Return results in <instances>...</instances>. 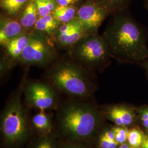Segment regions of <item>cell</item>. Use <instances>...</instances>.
<instances>
[{
    "label": "cell",
    "mask_w": 148,
    "mask_h": 148,
    "mask_svg": "<svg viewBox=\"0 0 148 148\" xmlns=\"http://www.w3.org/2000/svg\"><path fill=\"white\" fill-rule=\"evenodd\" d=\"M91 99L61 100L54 112L52 132L58 140L94 143L103 115Z\"/></svg>",
    "instance_id": "obj_1"
},
{
    "label": "cell",
    "mask_w": 148,
    "mask_h": 148,
    "mask_svg": "<svg viewBox=\"0 0 148 148\" xmlns=\"http://www.w3.org/2000/svg\"><path fill=\"white\" fill-rule=\"evenodd\" d=\"M123 11L112 14L102 36L112 58L122 63L140 64L148 58L146 35L134 18Z\"/></svg>",
    "instance_id": "obj_2"
},
{
    "label": "cell",
    "mask_w": 148,
    "mask_h": 148,
    "mask_svg": "<svg viewBox=\"0 0 148 148\" xmlns=\"http://www.w3.org/2000/svg\"><path fill=\"white\" fill-rule=\"evenodd\" d=\"M92 72L69 57L51 64L44 77L59 94L68 98L91 99L95 90Z\"/></svg>",
    "instance_id": "obj_3"
},
{
    "label": "cell",
    "mask_w": 148,
    "mask_h": 148,
    "mask_svg": "<svg viewBox=\"0 0 148 148\" xmlns=\"http://www.w3.org/2000/svg\"><path fill=\"white\" fill-rule=\"evenodd\" d=\"M20 86L11 95L1 112V148H25L33 137L28 108L22 100Z\"/></svg>",
    "instance_id": "obj_4"
},
{
    "label": "cell",
    "mask_w": 148,
    "mask_h": 148,
    "mask_svg": "<svg viewBox=\"0 0 148 148\" xmlns=\"http://www.w3.org/2000/svg\"><path fill=\"white\" fill-rule=\"evenodd\" d=\"M68 51L70 58L92 71H101L111 63L108 44L98 33L86 35Z\"/></svg>",
    "instance_id": "obj_5"
},
{
    "label": "cell",
    "mask_w": 148,
    "mask_h": 148,
    "mask_svg": "<svg viewBox=\"0 0 148 148\" xmlns=\"http://www.w3.org/2000/svg\"><path fill=\"white\" fill-rule=\"evenodd\" d=\"M50 38L34 29L18 62L27 66H47L57 59V52Z\"/></svg>",
    "instance_id": "obj_6"
},
{
    "label": "cell",
    "mask_w": 148,
    "mask_h": 148,
    "mask_svg": "<svg viewBox=\"0 0 148 148\" xmlns=\"http://www.w3.org/2000/svg\"><path fill=\"white\" fill-rule=\"evenodd\" d=\"M25 105L38 111H55L61 99L59 93L46 81H25L21 82Z\"/></svg>",
    "instance_id": "obj_7"
},
{
    "label": "cell",
    "mask_w": 148,
    "mask_h": 148,
    "mask_svg": "<svg viewBox=\"0 0 148 148\" xmlns=\"http://www.w3.org/2000/svg\"><path fill=\"white\" fill-rule=\"evenodd\" d=\"M108 12L95 0H87L78 9L76 18L88 34L98 33V29L106 18Z\"/></svg>",
    "instance_id": "obj_8"
},
{
    "label": "cell",
    "mask_w": 148,
    "mask_h": 148,
    "mask_svg": "<svg viewBox=\"0 0 148 148\" xmlns=\"http://www.w3.org/2000/svg\"><path fill=\"white\" fill-rule=\"evenodd\" d=\"M103 117L112 122L116 126L127 127L134 123L136 114L133 108L126 104L108 106L101 110Z\"/></svg>",
    "instance_id": "obj_9"
},
{
    "label": "cell",
    "mask_w": 148,
    "mask_h": 148,
    "mask_svg": "<svg viewBox=\"0 0 148 148\" xmlns=\"http://www.w3.org/2000/svg\"><path fill=\"white\" fill-rule=\"evenodd\" d=\"M54 112L40 110L30 117L33 136L42 137L52 132Z\"/></svg>",
    "instance_id": "obj_10"
},
{
    "label": "cell",
    "mask_w": 148,
    "mask_h": 148,
    "mask_svg": "<svg viewBox=\"0 0 148 148\" xmlns=\"http://www.w3.org/2000/svg\"><path fill=\"white\" fill-rule=\"evenodd\" d=\"M17 19L8 16H1L0 20V44L3 47L11 40L17 37L27 30Z\"/></svg>",
    "instance_id": "obj_11"
},
{
    "label": "cell",
    "mask_w": 148,
    "mask_h": 148,
    "mask_svg": "<svg viewBox=\"0 0 148 148\" xmlns=\"http://www.w3.org/2000/svg\"><path fill=\"white\" fill-rule=\"evenodd\" d=\"M31 31L25 32L13 38L5 45L4 48L7 55L10 58L18 61L24 49L29 43Z\"/></svg>",
    "instance_id": "obj_12"
},
{
    "label": "cell",
    "mask_w": 148,
    "mask_h": 148,
    "mask_svg": "<svg viewBox=\"0 0 148 148\" xmlns=\"http://www.w3.org/2000/svg\"><path fill=\"white\" fill-rule=\"evenodd\" d=\"M37 6L34 0H29L19 16L18 20L27 30H32L39 18Z\"/></svg>",
    "instance_id": "obj_13"
},
{
    "label": "cell",
    "mask_w": 148,
    "mask_h": 148,
    "mask_svg": "<svg viewBox=\"0 0 148 148\" xmlns=\"http://www.w3.org/2000/svg\"><path fill=\"white\" fill-rule=\"evenodd\" d=\"M59 26V23L53 13H51L47 16L39 17L34 29L45 34L51 39Z\"/></svg>",
    "instance_id": "obj_14"
},
{
    "label": "cell",
    "mask_w": 148,
    "mask_h": 148,
    "mask_svg": "<svg viewBox=\"0 0 148 148\" xmlns=\"http://www.w3.org/2000/svg\"><path fill=\"white\" fill-rule=\"evenodd\" d=\"M29 0H1V7L7 16L18 19Z\"/></svg>",
    "instance_id": "obj_15"
},
{
    "label": "cell",
    "mask_w": 148,
    "mask_h": 148,
    "mask_svg": "<svg viewBox=\"0 0 148 148\" xmlns=\"http://www.w3.org/2000/svg\"><path fill=\"white\" fill-rule=\"evenodd\" d=\"M25 148H58V139L53 132L45 136H33Z\"/></svg>",
    "instance_id": "obj_16"
},
{
    "label": "cell",
    "mask_w": 148,
    "mask_h": 148,
    "mask_svg": "<svg viewBox=\"0 0 148 148\" xmlns=\"http://www.w3.org/2000/svg\"><path fill=\"white\" fill-rule=\"evenodd\" d=\"M78 9L75 5H57L53 15L58 21L60 25L69 23L76 18Z\"/></svg>",
    "instance_id": "obj_17"
},
{
    "label": "cell",
    "mask_w": 148,
    "mask_h": 148,
    "mask_svg": "<svg viewBox=\"0 0 148 148\" xmlns=\"http://www.w3.org/2000/svg\"><path fill=\"white\" fill-rule=\"evenodd\" d=\"M99 5L112 15L117 12L124 11L132 0H95Z\"/></svg>",
    "instance_id": "obj_18"
},
{
    "label": "cell",
    "mask_w": 148,
    "mask_h": 148,
    "mask_svg": "<svg viewBox=\"0 0 148 148\" xmlns=\"http://www.w3.org/2000/svg\"><path fill=\"white\" fill-rule=\"evenodd\" d=\"M145 134L138 128L129 129L127 136V143L132 148L141 147L144 139Z\"/></svg>",
    "instance_id": "obj_19"
},
{
    "label": "cell",
    "mask_w": 148,
    "mask_h": 148,
    "mask_svg": "<svg viewBox=\"0 0 148 148\" xmlns=\"http://www.w3.org/2000/svg\"><path fill=\"white\" fill-rule=\"evenodd\" d=\"M40 17L53 13L58 5L56 0H34Z\"/></svg>",
    "instance_id": "obj_20"
},
{
    "label": "cell",
    "mask_w": 148,
    "mask_h": 148,
    "mask_svg": "<svg viewBox=\"0 0 148 148\" xmlns=\"http://www.w3.org/2000/svg\"><path fill=\"white\" fill-rule=\"evenodd\" d=\"M94 145V143L65 141L58 139V148H95Z\"/></svg>",
    "instance_id": "obj_21"
},
{
    "label": "cell",
    "mask_w": 148,
    "mask_h": 148,
    "mask_svg": "<svg viewBox=\"0 0 148 148\" xmlns=\"http://www.w3.org/2000/svg\"><path fill=\"white\" fill-rule=\"evenodd\" d=\"M95 144H96L97 148H117L120 146L116 141L109 140L100 132L96 138Z\"/></svg>",
    "instance_id": "obj_22"
},
{
    "label": "cell",
    "mask_w": 148,
    "mask_h": 148,
    "mask_svg": "<svg viewBox=\"0 0 148 148\" xmlns=\"http://www.w3.org/2000/svg\"><path fill=\"white\" fill-rule=\"evenodd\" d=\"M112 128L115 134V139L117 143L121 145L127 142V136L129 131L128 127L115 125Z\"/></svg>",
    "instance_id": "obj_23"
},
{
    "label": "cell",
    "mask_w": 148,
    "mask_h": 148,
    "mask_svg": "<svg viewBox=\"0 0 148 148\" xmlns=\"http://www.w3.org/2000/svg\"><path fill=\"white\" fill-rule=\"evenodd\" d=\"M139 112L141 121L144 127L148 131V106L141 108Z\"/></svg>",
    "instance_id": "obj_24"
},
{
    "label": "cell",
    "mask_w": 148,
    "mask_h": 148,
    "mask_svg": "<svg viewBox=\"0 0 148 148\" xmlns=\"http://www.w3.org/2000/svg\"><path fill=\"white\" fill-rule=\"evenodd\" d=\"M80 0H56L58 5H75L77 4Z\"/></svg>",
    "instance_id": "obj_25"
},
{
    "label": "cell",
    "mask_w": 148,
    "mask_h": 148,
    "mask_svg": "<svg viewBox=\"0 0 148 148\" xmlns=\"http://www.w3.org/2000/svg\"><path fill=\"white\" fill-rule=\"evenodd\" d=\"M140 64L142 66V67L144 68V69L145 70L146 73L148 76V58L147 59H145Z\"/></svg>",
    "instance_id": "obj_26"
},
{
    "label": "cell",
    "mask_w": 148,
    "mask_h": 148,
    "mask_svg": "<svg viewBox=\"0 0 148 148\" xmlns=\"http://www.w3.org/2000/svg\"><path fill=\"white\" fill-rule=\"evenodd\" d=\"M140 148H148V135H145L142 145Z\"/></svg>",
    "instance_id": "obj_27"
},
{
    "label": "cell",
    "mask_w": 148,
    "mask_h": 148,
    "mask_svg": "<svg viewBox=\"0 0 148 148\" xmlns=\"http://www.w3.org/2000/svg\"><path fill=\"white\" fill-rule=\"evenodd\" d=\"M117 148H132L129 144H128V143H127V142H126V143H123V144H121V145H120V146L118 147Z\"/></svg>",
    "instance_id": "obj_28"
},
{
    "label": "cell",
    "mask_w": 148,
    "mask_h": 148,
    "mask_svg": "<svg viewBox=\"0 0 148 148\" xmlns=\"http://www.w3.org/2000/svg\"><path fill=\"white\" fill-rule=\"evenodd\" d=\"M145 7L147 8V9L148 10V0H145Z\"/></svg>",
    "instance_id": "obj_29"
},
{
    "label": "cell",
    "mask_w": 148,
    "mask_h": 148,
    "mask_svg": "<svg viewBox=\"0 0 148 148\" xmlns=\"http://www.w3.org/2000/svg\"></svg>",
    "instance_id": "obj_30"
}]
</instances>
